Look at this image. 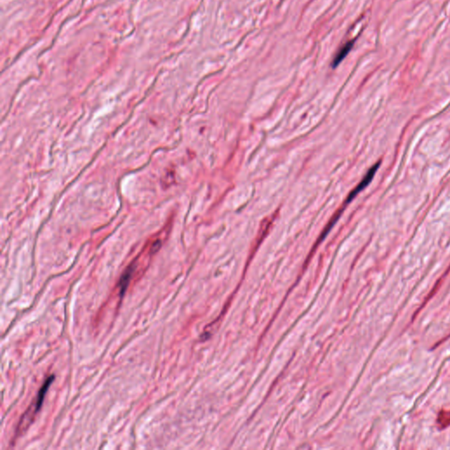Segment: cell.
I'll return each mask as SVG.
<instances>
[{
	"mask_svg": "<svg viewBox=\"0 0 450 450\" xmlns=\"http://www.w3.org/2000/svg\"><path fill=\"white\" fill-rule=\"evenodd\" d=\"M54 376H50L45 380L44 385L42 386L40 390L36 395V398L34 400L32 404H30V406L28 408V410H26L24 414L22 415L20 420L18 421V426H17V431H16V436L22 434L23 432H25L30 426L33 424L34 418L36 417L37 414L40 412L42 406L44 404V398L46 396L48 388L52 384V382H54Z\"/></svg>",
	"mask_w": 450,
	"mask_h": 450,
	"instance_id": "cell-1",
	"label": "cell"
},
{
	"mask_svg": "<svg viewBox=\"0 0 450 450\" xmlns=\"http://www.w3.org/2000/svg\"><path fill=\"white\" fill-rule=\"evenodd\" d=\"M136 266H138L136 260H134V262L131 263L130 265L128 266L127 268L125 269V271L122 272V274L120 276L119 282H118V290H119V296H120V298H122L125 293H126L128 287L130 284L131 280H132V277H133V274H134V271L136 270Z\"/></svg>",
	"mask_w": 450,
	"mask_h": 450,
	"instance_id": "cell-2",
	"label": "cell"
},
{
	"mask_svg": "<svg viewBox=\"0 0 450 450\" xmlns=\"http://www.w3.org/2000/svg\"><path fill=\"white\" fill-rule=\"evenodd\" d=\"M379 166H380V162L376 164L374 166L371 167L370 170L368 172L367 174L365 175V177L363 178L362 180L360 182L359 185L357 186L356 188H354V190L350 194V196H349L348 198V202H351V200H352V199L360 192V191H362L363 189L365 188L372 182V180L374 178L376 172H378Z\"/></svg>",
	"mask_w": 450,
	"mask_h": 450,
	"instance_id": "cell-3",
	"label": "cell"
},
{
	"mask_svg": "<svg viewBox=\"0 0 450 450\" xmlns=\"http://www.w3.org/2000/svg\"><path fill=\"white\" fill-rule=\"evenodd\" d=\"M354 44V40H350L348 42H346L340 50L338 51L337 54H335L334 60L332 62V68H336L340 66V64H342V61L346 58V56L352 50Z\"/></svg>",
	"mask_w": 450,
	"mask_h": 450,
	"instance_id": "cell-4",
	"label": "cell"
},
{
	"mask_svg": "<svg viewBox=\"0 0 450 450\" xmlns=\"http://www.w3.org/2000/svg\"><path fill=\"white\" fill-rule=\"evenodd\" d=\"M436 423L440 430L446 429L450 426V410H442L438 414Z\"/></svg>",
	"mask_w": 450,
	"mask_h": 450,
	"instance_id": "cell-5",
	"label": "cell"
}]
</instances>
